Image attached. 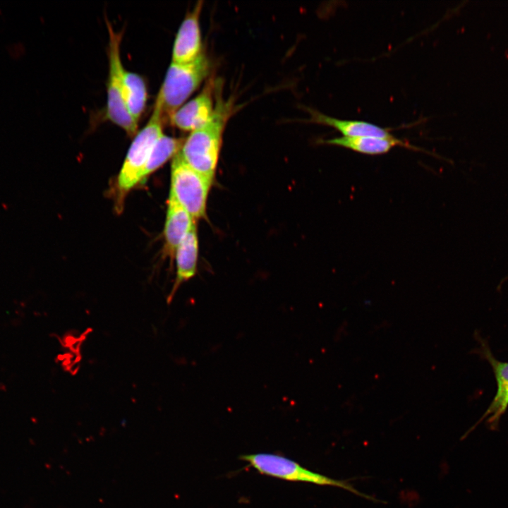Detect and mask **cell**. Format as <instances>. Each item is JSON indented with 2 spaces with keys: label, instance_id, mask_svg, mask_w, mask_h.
<instances>
[{
  "label": "cell",
  "instance_id": "6da1fadb",
  "mask_svg": "<svg viewBox=\"0 0 508 508\" xmlns=\"http://www.w3.org/2000/svg\"><path fill=\"white\" fill-rule=\"evenodd\" d=\"M222 83L216 80L214 109L207 121L190 132L179 152L193 169L214 179L226 125L237 111L232 97L224 99Z\"/></svg>",
  "mask_w": 508,
  "mask_h": 508
},
{
  "label": "cell",
  "instance_id": "7a4b0ae2",
  "mask_svg": "<svg viewBox=\"0 0 508 508\" xmlns=\"http://www.w3.org/2000/svg\"><path fill=\"white\" fill-rule=\"evenodd\" d=\"M212 67L205 50L190 63H171L157 95L165 119H169L209 77Z\"/></svg>",
  "mask_w": 508,
  "mask_h": 508
},
{
  "label": "cell",
  "instance_id": "3957f363",
  "mask_svg": "<svg viewBox=\"0 0 508 508\" xmlns=\"http://www.w3.org/2000/svg\"><path fill=\"white\" fill-rule=\"evenodd\" d=\"M162 104L157 97L153 111L146 125L135 135L119 174L120 197L142 181L144 169L157 140L163 135L164 121Z\"/></svg>",
  "mask_w": 508,
  "mask_h": 508
},
{
  "label": "cell",
  "instance_id": "277c9868",
  "mask_svg": "<svg viewBox=\"0 0 508 508\" xmlns=\"http://www.w3.org/2000/svg\"><path fill=\"white\" fill-rule=\"evenodd\" d=\"M260 473L277 478L294 481L329 485L345 489L359 497L377 502L379 500L356 490L348 480H337L310 471L297 462L283 456L259 453L240 456Z\"/></svg>",
  "mask_w": 508,
  "mask_h": 508
},
{
  "label": "cell",
  "instance_id": "5b68a950",
  "mask_svg": "<svg viewBox=\"0 0 508 508\" xmlns=\"http://www.w3.org/2000/svg\"><path fill=\"white\" fill-rule=\"evenodd\" d=\"M173 158L169 195L195 220L205 218L207 198L214 179L193 169L179 152Z\"/></svg>",
  "mask_w": 508,
  "mask_h": 508
},
{
  "label": "cell",
  "instance_id": "8992f818",
  "mask_svg": "<svg viewBox=\"0 0 508 508\" xmlns=\"http://www.w3.org/2000/svg\"><path fill=\"white\" fill-rule=\"evenodd\" d=\"M109 33V73L107 85V118L131 136L137 133L138 123L129 114L123 97V73L124 67L121 58L122 32H116L107 20Z\"/></svg>",
  "mask_w": 508,
  "mask_h": 508
},
{
  "label": "cell",
  "instance_id": "52a82bcc",
  "mask_svg": "<svg viewBox=\"0 0 508 508\" xmlns=\"http://www.w3.org/2000/svg\"><path fill=\"white\" fill-rule=\"evenodd\" d=\"M215 85V78H208L202 90L170 116L171 124L180 130L192 132L205 123L214 109Z\"/></svg>",
  "mask_w": 508,
  "mask_h": 508
},
{
  "label": "cell",
  "instance_id": "ba28073f",
  "mask_svg": "<svg viewBox=\"0 0 508 508\" xmlns=\"http://www.w3.org/2000/svg\"><path fill=\"white\" fill-rule=\"evenodd\" d=\"M202 4V1H198L182 21L173 46L172 63H190L195 60L205 50L200 27Z\"/></svg>",
  "mask_w": 508,
  "mask_h": 508
},
{
  "label": "cell",
  "instance_id": "9c48e42d",
  "mask_svg": "<svg viewBox=\"0 0 508 508\" xmlns=\"http://www.w3.org/2000/svg\"><path fill=\"white\" fill-rule=\"evenodd\" d=\"M481 351L492 368L497 382V392L479 422L485 420L490 428L495 430L508 407V362L497 360L485 344H482Z\"/></svg>",
  "mask_w": 508,
  "mask_h": 508
},
{
  "label": "cell",
  "instance_id": "30bf717a",
  "mask_svg": "<svg viewBox=\"0 0 508 508\" xmlns=\"http://www.w3.org/2000/svg\"><path fill=\"white\" fill-rule=\"evenodd\" d=\"M174 256L176 265V277L167 298L168 304L173 300L179 286L183 282L193 277L196 274L198 257V238L196 224L193 225L178 246Z\"/></svg>",
  "mask_w": 508,
  "mask_h": 508
},
{
  "label": "cell",
  "instance_id": "8fae6325",
  "mask_svg": "<svg viewBox=\"0 0 508 508\" xmlns=\"http://www.w3.org/2000/svg\"><path fill=\"white\" fill-rule=\"evenodd\" d=\"M321 143L336 145L347 148L361 154L369 155H377L387 153L395 146H401L406 149L424 151L410 143L401 140L397 138H382L377 137L358 136L348 137L341 136L331 139L322 140Z\"/></svg>",
  "mask_w": 508,
  "mask_h": 508
},
{
  "label": "cell",
  "instance_id": "7c38bea8",
  "mask_svg": "<svg viewBox=\"0 0 508 508\" xmlns=\"http://www.w3.org/2000/svg\"><path fill=\"white\" fill-rule=\"evenodd\" d=\"M195 224L191 215L169 195L164 236L165 250L170 256L174 255L176 248Z\"/></svg>",
  "mask_w": 508,
  "mask_h": 508
},
{
  "label": "cell",
  "instance_id": "4fadbf2b",
  "mask_svg": "<svg viewBox=\"0 0 508 508\" xmlns=\"http://www.w3.org/2000/svg\"><path fill=\"white\" fill-rule=\"evenodd\" d=\"M309 112L311 115V122L332 127L339 131L343 136L395 138L388 128L380 127L372 123L363 121L338 119L313 109H309Z\"/></svg>",
  "mask_w": 508,
  "mask_h": 508
},
{
  "label": "cell",
  "instance_id": "5bb4252c",
  "mask_svg": "<svg viewBox=\"0 0 508 508\" xmlns=\"http://www.w3.org/2000/svg\"><path fill=\"white\" fill-rule=\"evenodd\" d=\"M123 97L129 114L138 123L144 111L147 97L145 83L140 75L124 69Z\"/></svg>",
  "mask_w": 508,
  "mask_h": 508
},
{
  "label": "cell",
  "instance_id": "9a60e30c",
  "mask_svg": "<svg viewBox=\"0 0 508 508\" xmlns=\"http://www.w3.org/2000/svg\"><path fill=\"white\" fill-rule=\"evenodd\" d=\"M185 139L163 134L155 143L142 176V181L154 172L170 158L178 154Z\"/></svg>",
  "mask_w": 508,
  "mask_h": 508
}]
</instances>
